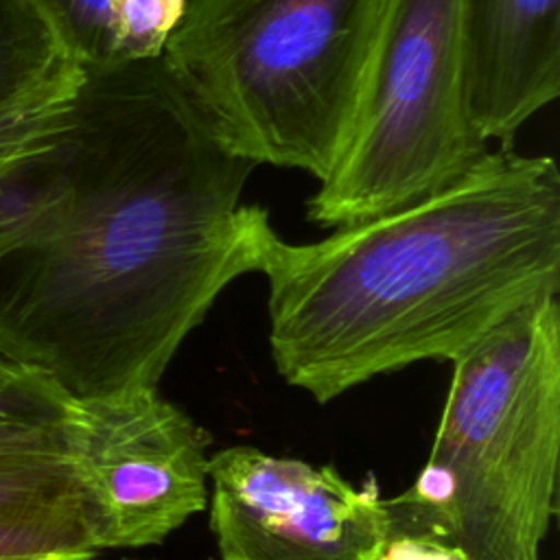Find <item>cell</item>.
<instances>
[{
  "label": "cell",
  "mask_w": 560,
  "mask_h": 560,
  "mask_svg": "<svg viewBox=\"0 0 560 560\" xmlns=\"http://www.w3.org/2000/svg\"><path fill=\"white\" fill-rule=\"evenodd\" d=\"M258 271L276 370L317 402L416 361H457L558 298L560 171L490 149L446 188L315 243L269 223Z\"/></svg>",
  "instance_id": "cell-2"
},
{
  "label": "cell",
  "mask_w": 560,
  "mask_h": 560,
  "mask_svg": "<svg viewBox=\"0 0 560 560\" xmlns=\"http://www.w3.org/2000/svg\"><path fill=\"white\" fill-rule=\"evenodd\" d=\"M74 396L26 363L0 372V455L68 453Z\"/></svg>",
  "instance_id": "cell-12"
},
{
  "label": "cell",
  "mask_w": 560,
  "mask_h": 560,
  "mask_svg": "<svg viewBox=\"0 0 560 560\" xmlns=\"http://www.w3.org/2000/svg\"><path fill=\"white\" fill-rule=\"evenodd\" d=\"M210 529L221 560H378L392 514L374 479L256 446L210 455Z\"/></svg>",
  "instance_id": "cell-7"
},
{
  "label": "cell",
  "mask_w": 560,
  "mask_h": 560,
  "mask_svg": "<svg viewBox=\"0 0 560 560\" xmlns=\"http://www.w3.org/2000/svg\"><path fill=\"white\" fill-rule=\"evenodd\" d=\"M74 560H98L96 556H88V558H74ZM118 560H133V558H118Z\"/></svg>",
  "instance_id": "cell-16"
},
{
  "label": "cell",
  "mask_w": 560,
  "mask_h": 560,
  "mask_svg": "<svg viewBox=\"0 0 560 560\" xmlns=\"http://www.w3.org/2000/svg\"><path fill=\"white\" fill-rule=\"evenodd\" d=\"M468 107L490 144L512 140L560 94V0H462Z\"/></svg>",
  "instance_id": "cell-8"
},
{
  "label": "cell",
  "mask_w": 560,
  "mask_h": 560,
  "mask_svg": "<svg viewBox=\"0 0 560 560\" xmlns=\"http://www.w3.org/2000/svg\"><path fill=\"white\" fill-rule=\"evenodd\" d=\"M490 144L468 107L462 0H385L346 147L306 201L319 228L433 195Z\"/></svg>",
  "instance_id": "cell-5"
},
{
  "label": "cell",
  "mask_w": 560,
  "mask_h": 560,
  "mask_svg": "<svg viewBox=\"0 0 560 560\" xmlns=\"http://www.w3.org/2000/svg\"><path fill=\"white\" fill-rule=\"evenodd\" d=\"M212 435L158 387L74 398L70 455L98 551L160 545L208 505Z\"/></svg>",
  "instance_id": "cell-6"
},
{
  "label": "cell",
  "mask_w": 560,
  "mask_h": 560,
  "mask_svg": "<svg viewBox=\"0 0 560 560\" xmlns=\"http://www.w3.org/2000/svg\"><path fill=\"white\" fill-rule=\"evenodd\" d=\"M24 241L0 258V352L74 398L158 387L217 295L258 271L256 168L223 149L162 57L83 68Z\"/></svg>",
  "instance_id": "cell-1"
},
{
  "label": "cell",
  "mask_w": 560,
  "mask_h": 560,
  "mask_svg": "<svg viewBox=\"0 0 560 560\" xmlns=\"http://www.w3.org/2000/svg\"><path fill=\"white\" fill-rule=\"evenodd\" d=\"M558 459L560 302L549 298L453 361L427 464L385 499L392 532L435 538L462 560H540Z\"/></svg>",
  "instance_id": "cell-3"
},
{
  "label": "cell",
  "mask_w": 560,
  "mask_h": 560,
  "mask_svg": "<svg viewBox=\"0 0 560 560\" xmlns=\"http://www.w3.org/2000/svg\"><path fill=\"white\" fill-rule=\"evenodd\" d=\"M98 556L68 453L0 455V560Z\"/></svg>",
  "instance_id": "cell-9"
},
{
  "label": "cell",
  "mask_w": 560,
  "mask_h": 560,
  "mask_svg": "<svg viewBox=\"0 0 560 560\" xmlns=\"http://www.w3.org/2000/svg\"><path fill=\"white\" fill-rule=\"evenodd\" d=\"M383 7L188 0L162 63L232 155L322 182L346 147Z\"/></svg>",
  "instance_id": "cell-4"
},
{
  "label": "cell",
  "mask_w": 560,
  "mask_h": 560,
  "mask_svg": "<svg viewBox=\"0 0 560 560\" xmlns=\"http://www.w3.org/2000/svg\"><path fill=\"white\" fill-rule=\"evenodd\" d=\"M378 560H462L448 545L413 534H394Z\"/></svg>",
  "instance_id": "cell-14"
},
{
  "label": "cell",
  "mask_w": 560,
  "mask_h": 560,
  "mask_svg": "<svg viewBox=\"0 0 560 560\" xmlns=\"http://www.w3.org/2000/svg\"><path fill=\"white\" fill-rule=\"evenodd\" d=\"M79 83L81 79L46 90L0 112V186L15 168L55 142Z\"/></svg>",
  "instance_id": "cell-13"
},
{
  "label": "cell",
  "mask_w": 560,
  "mask_h": 560,
  "mask_svg": "<svg viewBox=\"0 0 560 560\" xmlns=\"http://www.w3.org/2000/svg\"><path fill=\"white\" fill-rule=\"evenodd\" d=\"M81 77L33 0H0V112Z\"/></svg>",
  "instance_id": "cell-11"
},
{
  "label": "cell",
  "mask_w": 560,
  "mask_h": 560,
  "mask_svg": "<svg viewBox=\"0 0 560 560\" xmlns=\"http://www.w3.org/2000/svg\"><path fill=\"white\" fill-rule=\"evenodd\" d=\"M15 363H20V361H15V359H11V357H7V354H2V352H0V372L9 370V368H11V365H15Z\"/></svg>",
  "instance_id": "cell-15"
},
{
  "label": "cell",
  "mask_w": 560,
  "mask_h": 560,
  "mask_svg": "<svg viewBox=\"0 0 560 560\" xmlns=\"http://www.w3.org/2000/svg\"><path fill=\"white\" fill-rule=\"evenodd\" d=\"M81 68L160 59L188 0H33Z\"/></svg>",
  "instance_id": "cell-10"
}]
</instances>
